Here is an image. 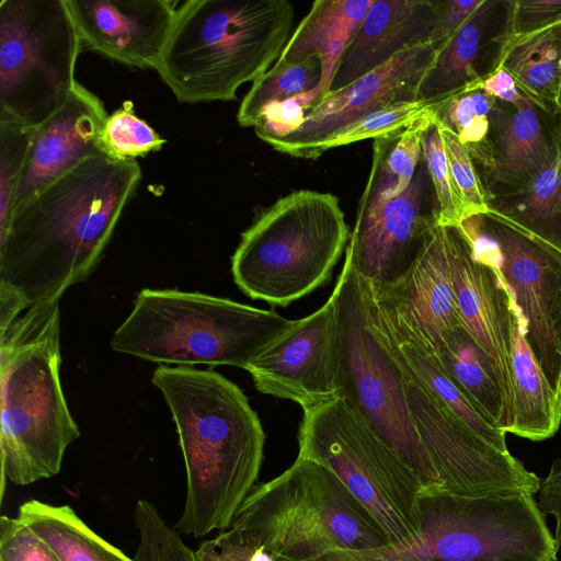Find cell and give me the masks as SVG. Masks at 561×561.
<instances>
[{
	"mask_svg": "<svg viewBox=\"0 0 561 561\" xmlns=\"http://www.w3.org/2000/svg\"><path fill=\"white\" fill-rule=\"evenodd\" d=\"M140 179L136 160L95 156L13 208L0 230V325L89 278Z\"/></svg>",
	"mask_w": 561,
	"mask_h": 561,
	"instance_id": "6da1fadb",
	"label": "cell"
},
{
	"mask_svg": "<svg viewBox=\"0 0 561 561\" xmlns=\"http://www.w3.org/2000/svg\"><path fill=\"white\" fill-rule=\"evenodd\" d=\"M152 383L176 425L186 497L174 528L201 538L230 528L263 462L265 435L247 396L211 369L159 365Z\"/></svg>",
	"mask_w": 561,
	"mask_h": 561,
	"instance_id": "7a4b0ae2",
	"label": "cell"
},
{
	"mask_svg": "<svg viewBox=\"0 0 561 561\" xmlns=\"http://www.w3.org/2000/svg\"><path fill=\"white\" fill-rule=\"evenodd\" d=\"M60 299L0 325L1 472L18 485L56 476L80 436L61 388Z\"/></svg>",
	"mask_w": 561,
	"mask_h": 561,
	"instance_id": "3957f363",
	"label": "cell"
},
{
	"mask_svg": "<svg viewBox=\"0 0 561 561\" xmlns=\"http://www.w3.org/2000/svg\"><path fill=\"white\" fill-rule=\"evenodd\" d=\"M295 16L286 0H188L156 66L181 103L230 101L278 59Z\"/></svg>",
	"mask_w": 561,
	"mask_h": 561,
	"instance_id": "277c9868",
	"label": "cell"
},
{
	"mask_svg": "<svg viewBox=\"0 0 561 561\" xmlns=\"http://www.w3.org/2000/svg\"><path fill=\"white\" fill-rule=\"evenodd\" d=\"M230 528L276 561H308L333 550L390 545L377 519L343 482L302 457L278 477L256 483Z\"/></svg>",
	"mask_w": 561,
	"mask_h": 561,
	"instance_id": "5b68a950",
	"label": "cell"
},
{
	"mask_svg": "<svg viewBox=\"0 0 561 561\" xmlns=\"http://www.w3.org/2000/svg\"><path fill=\"white\" fill-rule=\"evenodd\" d=\"M294 320L227 298L178 289H142L113 334L114 351L178 366L247 369Z\"/></svg>",
	"mask_w": 561,
	"mask_h": 561,
	"instance_id": "8992f818",
	"label": "cell"
},
{
	"mask_svg": "<svg viewBox=\"0 0 561 561\" xmlns=\"http://www.w3.org/2000/svg\"><path fill=\"white\" fill-rule=\"evenodd\" d=\"M420 534L405 542L308 561H557L559 546L534 495L422 491Z\"/></svg>",
	"mask_w": 561,
	"mask_h": 561,
	"instance_id": "52a82bcc",
	"label": "cell"
},
{
	"mask_svg": "<svg viewBox=\"0 0 561 561\" xmlns=\"http://www.w3.org/2000/svg\"><path fill=\"white\" fill-rule=\"evenodd\" d=\"M350 238L335 195L294 191L255 211L231 257L233 280L250 298L286 307L330 278Z\"/></svg>",
	"mask_w": 561,
	"mask_h": 561,
	"instance_id": "ba28073f",
	"label": "cell"
},
{
	"mask_svg": "<svg viewBox=\"0 0 561 561\" xmlns=\"http://www.w3.org/2000/svg\"><path fill=\"white\" fill-rule=\"evenodd\" d=\"M340 330L339 396L413 472L423 491L442 490L408 404L402 371L369 309V283L345 260L332 291Z\"/></svg>",
	"mask_w": 561,
	"mask_h": 561,
	"instance_id": "9c48e42d",
	"label": "cell"
},
{
	"mask_svg": "<svg viewBox=\"0 0 561 561\" xmlns=\"http://www.w3.org/2000/svg\"><path fill=\"white\" fill-rule=\"evenodd\" d=\"M302 411L298 457L331 470L377 519L390 545L415 538L423 488L413 472L343 397Z\"/></svg>",
	"mask_w": 561,
	"mask_h": 561,
	"instance_id": "30bf717a",
	"label": "cell"
},
{
	"mask_svg": "<svg viewBox=\"0 0 561 561\" xmlns=\"http://www.w3.org/2000/svg\"><path fill=\"white\" fill-rule=\"evenodd\" d=\"M81 44L66 0H1L0 122L36 127L58 111Z\"/></svg>",
	"mask_w": 561,
	"mask_h": 561,
	"instance_id": "8fae6325",
	"label": "cell"
},
{
	"mask_svg": "<svg viewBox=\"0 0 561 561\" xmlns=\"http://www.w3.org/2000/svg\"><path fill=\"white\" fill-rule=\"evenodd\" d=\"M397 364L415 430L443 491L462 496L539 492L536 473L486 443Z\"/></svg>",
	"mask_w": 561,
	"mask_h": 561,
	"instance_id": "7c38bea8",
	"label": "cell"
},
{
	"mask_svg": "<svg viewBox=\"0 0 561 561\" xmlns=\"http://www.w3.org/2000/svg\"><path fill=\"white\" fill-rule=\"evenodd\" d=\"M438 226L436 192L422 154L401 195L356 215L345 260L373 287L389 288L413 265Z\"/></svg>",
	"mask_w": 561,
	"mask_h": 561,
	"instance_id": "4fadbf2b",
	"label": "cell"
},
{
	"mask_svg": "<svg viewBox=\"0 0 561 561\" xmlns=\"http://www.w3.org/2000/svg\"><path fill=\"white\" fill-rule=\"evenodd\" d=\"M257 391L302 409L339 396L340 330L334 296L313 313L294 320L245 369Z\"/></svg>",
	"mask_w": 561,
	"mask_h": 561,
	"instance_id": "5bb4252c",
	"label": "cell"
},
{
	"mask_svg": "<svg viewBox=\"0 0 561 561\" xmlns=\"http://www.w3.org/2000/svg\"><path fill=\"white\" fill-rule=\"evenodd\" d=\"M438 48L424 43L404 49L383 66L319 98L296 131L265 142L282 153L312 159L323 141L354 121L390 104L417 100L421 81Z\"/></svg>",
	"mask_w": 561,
	"mask_h": 561,
	"instance_id": "9a60e30c",
	"label": "cell"
},
{
	"mask_svg": "<svg viewBox=\"0 0 561 561\" xmlns=\"http://www.w3.org/2000/svg\"><path fill=\"white\" fill-rule=\"evenodd\" d=\"M445 228L458 314L491 364L510 433L514 424L511 307L515 296L501 270L472 256L458 227Z\"/></svg>",
	"mask_w": 561,
	"mask_h": 561,
	"instance_id": "2e32d148",
	"label": "cell"
},
{
	"mask_svg": "<svg viewBox=\"0 0 561 561\" xmlns=\"http://www.w3.org/2000/svg\"><path fill=\"white\" fill-rule=\"evenodd\" d=\"M486 226L502 251L501 272L527 320V341L545 376L558 393L561 346L554 313L561 291V255L485 213Z\"/></svg>",
	"mask_w": 561,
	"mask_h": 561,
	"instance_id": "e0dca14e",
	"label": "cell"
},
{
	"mask_svg": "<svg viewBox=\"0 0 561 561\" xmlns=\"http://www.w3.org/2000/svg\"><path fill=\"white\" fill-rule=\"evenodd\" d=\"M82 43L118 62L153 68L162 55L176 1L66 0Z\"/></svg>",
	"mask_w": 561,
	"mask_h": 561,
	"instance_id": "ac0fdd59",
	"label": "cell"
},
{
	"mask_svg": "<svg viewBox=\"0 0 561 561\" xmlns=\"http://www.w3.org/2000/svg\"><path fill=\"white\" fill-rule=\"evenodd\" d=\"M107 116L99 96L77 82L65 104L34 127L14 207L85 159L105 154Z\"/></svg>",
	"mask_w": 561,
	"mask_h": 561,
	"instance_id": "d6986e66",
	"label": "cell"
},
{
	"mask_svg": "<svg viewBox=\"0 0 561 561\" xmlns=\"http://www.w3.org/2000/svg\"><path fill=\"white\" fill-rule=\"evenodd\" d=\"M512 7L513 0H482L438 48L417 100L436 104L497 71L512 37Z\"/></svg>",
	"mask_w": 561,
	"mask_h": 561,
	"instance_id": "ffe728a7",
	"label": "cell"
},
{
	"mask_svg": "<svg viewBox=\"0 0 561 561\" xmlns=\"http://www.w3.org/2000/svg\"><path fill=\"white\" fill-rule=\"evenodd\" d=\"M432 0H374L343 54L330 90H340L389 62L407 48L434 43Z\"/></svg>",
	"mask_w": 561,
	"mask_h": 561,
	"instance_id": "44dd1931",
	"label": "cell"
},
{
	"mask_svg": "<svg viewBox=\"0 0 561 561\" xmlns=\"http://www.w3.org/2000/svg\"><path fill=\"white\" fill-rule=\"evenodd\" d=\"M558 115L542 111L533 100L514 107L493 169L483 183L489 204L523 193L549 162Z\"/></svg>",
	"mask_w": 561,
	"mask_h": 561,
	"instance_id": "7402d4cb",
	"label": "cell"
},
{
	"mask_svg": "<svg viewBox=\"0 0 561 561\" xmlns=\"http://www.w3.org/2000/svg\"><path fill=\"white\" fill-rule=\"evenodd\" d=\"M377 290L404 304L436 350L448 332L461 323L453 287L445 226L439 225L435 229L420 256L398 283Z\"/></svg>",
	"mask_w": 561,
	"mask_h": 561,
	"instance_id": "603a6c76",
	"label": "cell"
},
{
	"mask_svg": "<svg viewBox=\"0 0 561 561\" xmlns=\"http://www.w3.org/2000/svg\"><path fill=\"white\" fill-rule=\"evenodd\" d=\"M374 0H317L290 35L277 60L298 62L311 56L321 64L319 87L328 93L344 51Z\"/></svg>",
	"mask_w": 561,
	"mask_h": 561,
	"instance_id": "cb8c5ba5",
	"label": "cell"
},
{
	"mask_svg": "<svg viewBox=\"0 0 561 561\" xmlns=\"http://www.w3.org/2000/svg\"><path fill=\"white\" fill-rule=\"evenodd\" d=\"M514 424L510 433L543 440L561 423V402L527 341L528 324L516 299L511 307Z\"/></svg>",
	"mask_w": 561,
	"mask_h": 561,
	"instance_id": "d4e9b609",
	"label": "cell"
},
{
	"mask_svg": "<svg viewBox=\"0 0 561 561\" xmlns=\"http://www.w3.org/2000/svg\"><path fill=\"white\" fill-rule=\"evenodd\" d=\"M514 107L490 96L478 84L432 105L435 122L454 133L468 150L482 184L493 169Z\"/></svg>",
	"mask_w": 561,
	"mask_h": 561,
	"instance_id": "484cf974",
	"label": "cell"
},
{
	"mask_svg": "<svg viewBox=\"0 0 561 561\" xmlns=\"http://www.w3.org/2000/svg\"><path fill=\"white\" fill-rule=\"evenodd\" d=\"M488 211L561 255V113L549 162L523 193L490 203Z\"/></svg>",
	"mask_w": 561,
	"mask_h": 561,
	"instance_id": "4316f807",
	"label": "cell"
},
{
	"mask_svg": "<svg viewBox=\"0 0 561 561\" xmlns=\"http://www.w3.org/2000/svg\"><path fill=\"white\" fill-rule=\"evenodd\" d=\"M500 68L542 111L550 115L560 113L561 22L534 34L511 37Z\"/></svg>",
	"mask_w": 561,
	"mask_h": 561,
	"instance_id": "83f0119b",
	"label": "cell"
},
{
	"mask_svg": "<svg viewBox=\"0 0 561 561\" xmlns=\"http://www.w3.org/2000/svg\"><path fill=\"white\" fill-rule=\"evenodd\" d=\"M16 517L54 550L60 561H135L94 533L69 505L24 502Z\"/></svg>",
	"mask_w": 561,
	"mask_h": 561,
	"instance_id": "f1b7e54d",
	"label": "cell"
},
{
	"mask_svg": "<svg viewBox=\"0 0 561 561\" xmlns=\"http://www.w3.org/2000/svg\"><path fill=\"white\" fill-rule=\"evenodd\" d=\"M431 117L432 110L405 128L373 139L371 168L356 215L408 188L423 154L422 135Z\"/></svg>",
	"mask_w": 561,
	"mask_h": 561,
	"instance_id": "f546056e",
	"label": "cell"
},
{
	"mask_svg": "<svg viewBox=\"0 0 561 561\" xmlns=\"http://www.w3.org/2000/svg\"><path fill=\"white\" fill-rule=\"evenodd\" d=\"M448 376L494 427L506 433L502 394L486 355L460 323L436 348Z\"/></svg>",
	"mask_w": 561,
	"mask_h": 561,
	"instance_id": "4dcf8cb0",
	"label": "cell"
},
{
	"mask_svg": "<svg viewBox=\"0 0 561 561\" xmlns=\"http://www.w3.org/2000/svg\"><path fill=\"white\" fill-rule=\"evenodd\" d=\"M320 80L321 64L316 56L298 62L276 60L263 76L253 81L244 95L237 114L239 125L253 127L267 104L313 90Z\"/></svg>",
	"mask_w": 561,
	"mask_h": 561,
	"instance_id": "1f68e13d",
	"label": "cell"
},
{
	"mask_svg": "<svg viewBox=\"0 0 561 561\" xmlns=\"http://www.w3.org/2000/svg\"><path fill=\"white\" fill-rule=\"evenodd\" d=\"M431 110V104L419 100L403 101L380 107L331 135L316 149L312 159H317L323 152L335 147L375 139L403 129L428 114Z\"/></svg>",
	"mask_w": 561,
	"mask_h": 561,
	"instance_id": "d6a6232c",
	"label": "cell"
},
{
	"mask_svg": "<svg viewBox=\"0 0 561 561\" xmlns=\"http://www.w3.org/2000/svg\"><path fill=\"white\" fill-rule=\"evenodd\" d=\"M134 520L139 535L135 561H202L151 502H136Z\"/></svg>",
	"mask_w": 561,
	"mask_h": 561,
	"instance_id": "836d02e7",
	"label": "cell"
},
{
	"mask_svg": "<svg viewBox=\"0 0 561 561\" xmlns=\"http://www.w3.org/2000/svg\"><path fill=\"white\" fill-rule=\"evenodd\" d=\"M164 142L165 139L139 118L130 105L108 115L102 133L105 154L123 161L158 151Z\"/></svg>",
	"mask_w": 561,
	"mask_h": 561,
	"instance_id": "e575fe53",
	"label": "cell"
},
{
	"mask_svg": "<svg viewBox=\"0 0 561 561\" xmlns=\"http://www.w3.org/2000/svg\"><path fill=\"white\" fill-rule=\"evenodd\" d=\"M34 127L0 122V230L12 214Z\"/></svg>",
	"mask_w": 561,
	"mask_h": 561,
	"instance_id": "d590c367",
	"label": "cell"
},
{
	"mask_svg": "<svg viewBox=\"0 0 561 561\" xmlns=\"http://www.w3.org/2000/svg\"><path fill=\"white\" fill-rule=\"evenodd\" d=\"M422 151L436 192L439 225L457 227L462 219V209L453 187L440 128L433 116L422 135Z\"/></svg>",
	"mask_w": 561,
	"mask_h": 561,
	"instance_id": "8d00e7d4",
	"label": "cell"
},
{
	"mask_svg": "<svg viewBox=\"0 0 561 561\" xmlns=\"http://www.w3.org/2000/svg\"><path fill=\"white\" fill-rule=\"evenodd\" d=\"M439 128L453 187L462 209V219L485 214L489 210L488 195L468 150L454 133L440 126Z\"/></svg>",
	"mask_w": 561,
	"mask_h": 561,
	"instance_id": "74e56055",
	"label": "cell"
},
{
	"mask_svg": "<svg viewBox=\"0 0 561 561\" xmlns=\"http://www.w3.org/2000/svg\"><path fill=\"white\" fill-rule=\"evenodd\" d=\"M322 96L320 87L297 96L267 104L253 126L263 140L284 138L296 131L304 123L308 111Z\"/></svg>",
	"mask_w": 561,
	"mask_h": 561,
	"instance_id": "f35d334b",
	"label": "cell"
},
{
	"mask_svg": "<svg viewBox=\"0 0 561 561\" xmlns=\"http://www.w3.org/2000/svg\"><path fill=\"white\" fill-rule=\"evenodd\" d=\"M0 561H60L31 527L7 515L0 517Z\"/></svg>",
	"mask_w": 561,
	"mask_h": 561,
	"instance_id": "ab89813d",
	"label": "cell"
},
{
	"mask_svg": "<svg viewBox=\"0 0 561 561\" xmlns=\"http://www.w3.org/2000/svg\"><path fill=\"white\" fill-rule=\"evenodd\" d=\"M561 22V0H513L512 38L542 31Z\"/></svg>",
	"mask_w": 561,
	"mask_h": 561,
	"instance_id": "60d3db41",
	"label": "cell"
},
{
	"mask_svg": "<svg viewBox=\"0 0 561 561\" xmlns=\"http://www.w3.org/2000/svg\"><path fill=\"white\" fill-rule=\"evenodd\" d=\"M256 547L232 528L203 541L196 552L202 561H249Z\"/></svg>",
	"mask_w": 561,
	"mask_h": 561,
	"instance_id": "b9f144b4",
	"label": "cell"
},
{
	"mask_svg": "<svg viewBox=\"0 0 561 561\" xmlns=\"http://www.w3.org/2000/svg\"><path fill=\"white\" fill-rule=\"evenodd\" d=\"M482 0L434 1L436 25L434 44L440 47L481 4Z\"/></svg>",
	"mask_w": 561,
	"mask_h": 561,
	"instance_id": "7bdbcfd3",
	"label": "cell"
},
{
	"mask_svg": "<svg viewBox=\"0 0 561 561\" xmlns=\"http://www.w3.org/2000/svg\"><path fill=\"white\" fill-rule=\"evenodd\" d=\"M538 506L543 516L553 515L556 518L554 539L561 542V459H556L548 476L540 481Z\"/></svg>",
	"mask_w": 561,
	"mask_h": 561,
	"instance_id": "ee69618b",
	"label": "cell"
},
{
	"mask_svg": "<svg viewBox=\"0 0 561 561\" xmlns=\"http://www.w3.org/2000/svg\"><path fill=\"white\" fill-rule=\"evenodd\" d=\"M478 85L490 96L512 104L515 107L531 100L518 88L514 78L503 68H500L490 77L478 83Z\"/></svg>",
	"mask_w": 561,
	"mask_h": 561,
	"instance_id": "f6af8a7d",
	"label": "cell"
},
{
	"mask_svg": "<svg viewBox=\"0 0 561 561\" xmlns=\"http://www.w3.org/2000/svg\"><path fill=\"white\" fill-rule=\"evenodd\" d=\"M249 561H276V560L265 549H263L262 547H256L252 551V553L249 558Z\"/></svg>",
	"mask_w": 561,
	"mask_h": 561,
	"instance_id": "bcb514c9",
	"label": "cell"
},
{
	"mask_svg": "<svg viewBox=\"0 0 561 561\" xmlns=\"http://www.w3.org/2000/svg\"><path fill=\"white\" fill-rule=\"evenodd\" d=\"M554 331L561 346V291L558 298L556 313H554Z\"/></svg>",
	"mask_w": 561,
	"mask_h": 561,
	"instance_id": "7dc6e473",
	"label": "cell"
},
{
	"mask_svg": "<svg viewBox=\"0 0 561 561\" xmlns=\"http://www.w3.org/2000/svg\"><path fill=\"white\" fill-rule=\"evenodd\" d=\"M558 396H559V399H560V402H561V379L559 381Z\"/></svg>",
	"mask_w": 561,
	"mask_h": 561,
	"instance_id": "c3c4849f",
	"label": "cell"
},
{
	"mask_svg": "<svg viewBox=\"0 0 561 561\" xmlns=\"http://www.w3.org/2000/svg\"><path fill=\"white\" fill-rule=\"evenodd\" d=\"M558 106H559V111L561 113V89H560V93H559Z\"/></svg>",
	"mask_w": 561,
	"mask_h": 561,
	"instance_id": "681fc988",
	"label": "cell"
},
{
	"mask_svg": "<svg viewBox=\"0 0 561 561\" xmlns=\"http://www.w3.org/2000/svg\"><path fill=\"white\" fill-rule=\"evenodd\" d=\"M560 220H561V211H560Z\"/></svg>",
	"mask_w": 561,
	"mask_h": 561,
	"instance_id": "f907efd6",
	"label": "cell"
},
{
	"mask_svg": "<svg viewBox=\"0 0 561 561\" xmlns=\"http://www.w3.org/2000/svg\"><path fill=\"white\" fill-rule=\"evenodd\" d=\"M560 379H561V377H560Z\"/></svg>",
	"mask_w": 561,
	"mask_h": 561,
	"instance_id": "816d5d0a",
	"label": "cell"
}]
</instances>
